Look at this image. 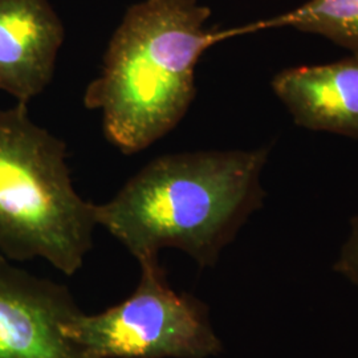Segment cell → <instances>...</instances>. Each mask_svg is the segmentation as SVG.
I'll return each instance as SVG.
<instances>
[{
    "instance_id": "2",
    "label": "cell",
    "mask_w": 358,
    "mask_h": 358,
    "mask_svg": "<svg viewBox=\"0 0 358 358\" xmlns=\"http://www.w3.org/2000/svg\"><path fill=\"white\" fill-rule=\"evenodd\" d=\"M210 16L198 0H142L124 13L84 93V106L101 113L103 136L121 153H140L177 128L196 96L203 53L251 34L248 26L210 29Z\"/></svg>"
},
{
    "instance_id": "1",
    "label": "cell",
    "mask_w": 358,
    "mask_h": 358,
    "mask_svg": "<svg viewBox=\"0 0 358 358\" xmlns=\"http://www.w3.org/2000/svg\"><path fill=\"white\" fill-rule=\"evenodd\" d=\"M268 158L269 146L157 157L110 201L94 205L97 226L138 263L173 248L211 268L263 208L262 176Z\"/></svg>"
},
{
    "instance_id": "5",
    "label": "cell",
    "mask_w": 358,
    "mask_h": 358,
    "mask_svg": "<svg viewBox=\"0 0 358 358\" xmlns=\"http://www.w3.org/2000/svg\"><path fill=\"white\" fill-rule=\"evenodd\" d=\"M80 310L66 285L0 254V358H87L63 332Z\"/></svg>"
},
{
    "instance_id": "6",
    "label": "cell",
    "mask_w": 358,
    "mask_h": 358,
    "mask_svg": "<svg viewBox=\"0 0 358 358\" xmlns=\"http://www.w3.org/2000/svg\"><path fill=\"white\" fill-rule=\"evenodd\" d=\"M64 40L50 0H0V90L22 103L43 93Z\"/></svg>"
},
{
    "instance_id": "8",
    "label": "cell",
    "mask_w": 358,
    "mask_h": 358,
    "mask_svg": "<svg viewBox=\"0 0 358 358\" xmlns=\"http://www.w3.org/2000/svg\"><path fill=\"white\" fill-rule=\"evenodd\" d=\"M256 31L294 28L319 35L350 53L358 52V0H308L289 13L254 23Z\"/></svg>"
},
{
    "instance_id": "9",
    "label": "cell",
    "mask_w": 358,
    "mask_h": 358,
    "mask_svg": "<svg viewBox=\"0 0 358 358\" xmlns=\"http://www.w3.org/2000/svg\"><path fill=\"white\" fill-rule=\"evenodd\" d=\"M333 271L358 291V214L349 222V232L333 263Z\"/></svg>"
},
{
    "instance_id": "3",
    "label": "cell",
    "mask_w": 358,
    "mask_h": 358,
    "mask_svg": "<svg viewBox=\"0 0 358 358\" xmlns=\"http://www.w3.org/2000/svg\"><path fill=\"white\" fill-rule=\"evenodd\" d=\"M66 158V143L35 124L27 103L0 108V254L43 259L73 276L93 248L97 222Z\"/></svg>"
},
{
    "instance_id": "7",
    "label": "cell",
    "mask_w": 358,
    "mask_h": 358,
    "mask_svg": "<svg viewBox=\"0 0 358 358\" xmlns=\"http://www.w3.org/2000/svg\"><path fill=\"white\" fill-rule=\"evenodd\" d=\"M271 88L297 127L358 140V52L328 64L282 69Z\"/></svg>"
},
{
    "instance_id": "4",
    "label": "cell",
    "mask_w": 358,
    "mask_h": 358,
    "mask_svg": "<svg viewBox=\"0 0 358 358\" xmlns=\"http://www.w3.org/2000/svg\"><path fill=\"white\" fill-rule=\"evenodd\" d=\"M140 280L125 300L99 313L77 312L65 336L87 358H214L224 346L210 308L178 292L159 257L140 262Z\"/></svg>"
}]
</instances>
